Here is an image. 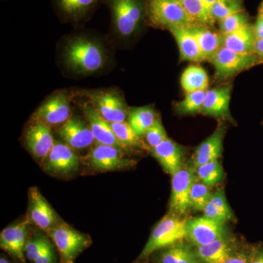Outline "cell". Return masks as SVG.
I'll return each instance as SVG.
<instances>
[{
    "label": "cell",
    "instance_id": "bcb514c9",
    "mask_svg": "<svg viewBox=\"0 0 263 263\" xmlns=\"http://www.w3.org/2000/svg\"><path fill=\"white\" fill-rule=\"evenodd\" d=\"M259 12H263V2L262 4H261L260 9H259Z\"/></svg>",
    "mask_w": 263,
    "mask_h": 263
},
{
    "label": "cell",
    "instance_id": "1f68e13d",
    "mask_svg": "<svg viewBox=\"0 0 263 263\" xmlns=\"http://www.w3.org/2000/svg\"><path fill=\"white\" fill-rule=\"evenodd\" d=\"M110 124L117 139L124 148H127V147L141 148L143 146L141 137L136 134L129 122H112L110 123Z\"/></svg>",
    "mask_w": 263,
    "mask_h": 263
},
{
    "label": "cell",
    "instance_id": "cb8c5ba5",
    "mask_svg": "<svg viewBox=\"0 0 263 263\" xmlns=\"http://www.w3.org/2000/svg\"><path fill=\"white\" fill-rule=\"evenodd\" d=\"M196 37L203 60H209L222 47V36L199 24L190 26Z\"/></svg>",
    "mask_w": 263,
    "mask_h": 263
},
{
    "label": "cell",
    "instance_id": "d4e9b609",
    "mask_svg": "<svg viewBox=\"0 0 263 263\" xmlns=\"http://www.w3.org/2000/svg\"><path fill=\"white\" fill-rule=\"evenodd\" d=\"M204 216L213 220L224 223L233 219V214L227 200L226 194L222 190H219L212 194L210 200L203 210Z\"/></svg>",
    "mask_w": 263,
    "mask_h": 263
},
{
    "label": "cell",
    "instance_id": "f6af8a7d",
    "mask_svg": "<svg viewBox=\"0 0 263 263\" xmlns=\"http://www.w3.org/2000/svg\"><path fill=\"white\" fill-rule=\"evenodd\" d=\"M0 263H11L10 261H8V259L5 258V257H2L1 259H0Z\"/></svg>",
    "mask_w": 263,
    "mask_h": 263
},
{
    "label": "cell",
    "instance_id": "83f0119b",
    "mask_svg": "<svg viewBox=\"0 0 263 263\" xmlns=\"http://www.w3.org/2000/svg\"><path fill=\"white\" fill-rule=\"evenodd\" d=\"M181 84L186 93L207 90L209 84L207 72L199 66H190L181 75Z\"/></svg>",
    "mask_w": 263,
    "mask_h": 263
},
{
    "label": "cell",
    "instance_id": "52a82bcc",
    "mask_svg": "<svg viewBox=\"0 0 263 263\" xmlns=\"http://www.w3.org/2000/svg\"><path fill=\"white\" fill-rule=\"evenodd\" d=\"M89 103L107 122H127L129 109L122 95L114 90L90 91L87 93Z\"/></svg>",
    "mask_w": 263,
    "mask_h": 263
},
{
    "label": "cell",
    "instance_id": "30bf717a",
    "mask_svg": "<svg viewBox=\"0 0 263 263\" xmlns=\"http://www.w3.org/2000/svg\"><path fill=\"white\" fill-rule=\"evenodd\" d=\"M86 163L93 171L105 172L126 168L133 161L125 158L123 150L117 147L96 143L86 155Z\"/></svg>",
    "mask_w": 263,
    "mask_h": 263
},
{
    "label": "cell",
    "instance_id": "7c38bea8",
    "mask_svg": "<svg viewBox=\"0 0 263 263\" xmlns=\"http://www.w3.org/2000/svg\"><path fill=\"white\" fill-rule=\"evenodd\" d=\"M186 230V238L195 247L207 245L227 237L224 224L205 216L187 219Z\"/></svg>",
    "mask_w": 263,
    "mask_h": 263
},
{
    "label": "cell",
    "instance_id": "e0dca14e",
    "mask_svg": "<svg viewBox=\"0 0 263 263\" xmlns=\"http://www.w3.org/2000/svg\"><path fill=\"white\" fill-rule=\"evenodd\" d=\"M81 110L91 127L96 143L117 147L122 150L125 149L114 134L110 123L105 120L99 114L91 103H83L81 105Z\"/></svg>",
    "mask_w": 263,
    "mask_h": 263
},
{
    "label": "cell",
    "instance_id": "ffe728a7",
    "mask_svg": "<svg viewBox=\"0 0 263 263\" xmlns=\"http://www.w3.org/2000/svg\"><path fill=\"white\" fill-rule=\"evenodd\" d=\"M172 33L180 52V59L183 61H203L198 43L189 27H174L169 29Z\"/></svg>",
    "mask_w": 263,
    "mask_h": 263
},
{
    "label": "cell",
    "instance_id": "ba28073f",
    "mask_svg": "<svg viewBox=\"0 0 263 263\" xmlns=\"http://www.w3.org/2000/svg\"><path fill=\"white\" fill-rule=\"evenodd\" d=\"M71 96L67 91H60L46 99L33 114L32 120L50 126L60 125L71 117Z\"/></svg>",
    "mask_w": 263,
    "mask_h": 263
},
{
    "label": "cell",
    "instance_id": "60d3db41",
    "mask_svg": "<svg viewBox=\"0 0 263 263\" xmlns=\"http://www.w3.org/2000/svg\"><path fill=\"white\" fill-rule=\"evenodd\" d=\"M249 257L245 253L235 252L230 258L227 259L224 263H249Z\"/></svg>",
    "mask_w": 263,
    "mask_h": 263
},
{
    "label": "cell",
    "instance_id": "f35d334b",
    "mask_svg": "<svg viewBox=\"0 0 263 263\" xmlns=\"http://www.w3.org/2000/svg\"><path fill=\"white\" fill-rule=\"evenodd\" d=\"M56 254L51 243L32 263H56Z\"/></svg>",
    "mask_w": 263,
    "mask_h": 263
},
{
    "label": "cell",
    "instance_id": "5b68a950",
    "mask_svg": "<svg viewBox=\"0 0 263 263\" xmlns=\"http://www.w3.org/2000/svg\"><path fill=\"white\" fill-rule=\"evenodd\" d=\"M114 28L123 37H130L138 30L144 17L142 0H108Z\"/></svg>",
    "mask_w": 263,
    "mask_h": 263
},
{
    "label": "cell",
    "instance_id": "7bdbcfd3",
    "mask_svg": "<svg viewBox=\"0 0 263 263\" xmlns=\"http://www.w3.org/2000/svg\"><path fill=\"white\" fill-rule=\"evenodd\" d=\"M249 263H263V250L254 252L249 257Z\"/></svg>",
    "mask_w": 263,
    "mask_h": 263
},
{
    "label": "cell",
    "instance_id": "4fadbf2b",
    "mask_svg": "<svg viewBox=\"0 0 263 263\" xmlns=\"http://www.w3.org/2000/svg\"><path fill=\"white\" fill-rule=\"evenodd\" d=\"M24 137L27 149L34 159L42 163L55 143L50 126L32 120L26 129Z\"/></svg>",
    "mask_w": 263,
    "mask_h": 263
},
{
    "label": "cell",
    "instance_id": "2e32d148",
    "mask_svg": "<svg viewBox=\"0 0 263 263\" xmlns=\"http://www.w3.org/2000/svg\"><path fill=\"white\" fill-rule=\"evenodd\" d=\"M29 219L5 228L0 234V247L21 262H25L24 253L29 234Z\"/></svg>",
    "mask_w": 263,
    "mask_h": 263
},
{
    "label": "cell",
    "instance_id": "7dc6e473",
    "mask_svg": "<svg viewBox=\"0 0 263 263\" xmlns=\"http://www.w3.org/2000/svg\"><path fill=\"white\" fill-rule=\"evenodd\" d=\"M259 13H261L263 15V12H259Z\"/></svg>",
    "mask_w": 263,
    "mask_h": 263
},
{
    "label": "cell",
    "instance_id": "f546056e",
    "mask_svg": "<svg viewBox=\"0 0 263 263\" xmlns=\"http://www.w3.org/2000/svg\"><path fill=\"white\" fill-rule=\"evenodd\" d=\"M189 15L199 25H212L215 22L211 14L210 8L203 0H179Z\"/></svg>",
    "mask_w": 263,
    "mask_h": 263
},
{
    "label": "cell",
    "instance_id": "d6a6232c",
    "mask_svg": "<svg viewBox=\"0 0 263 263\" xmlns=\"http://www.w3.org/2000/svg\"><path fill=\"white\" fill-rule=\"evenodd\" d=\"M212 196V192L209 186L205 183L197 181L196 180L190 192V207L197 212H203Z\"/></svg>",
    "mask_w": 263,
    "mask_h": 263
},
{
    "label": "cell",
    "instance_id": "e575fe53",
    "mask_svg": "<svg viewBox=\"0 0 263 263\" xmlns=\"http://www.w3.org/2000/svg\"><path fill=\"white\" fill-rule=\"evenodd\" d=\"M243 11L240 0H219L210 8L214 21H220L230 15Z\"/></svg>",
    "mask_w": 263,
    "mask_h": 263
},
{
    "label": "cell",
    "instance_id": "3957f363",
    "mask_svg": "<svg viewBox=\"0 0 263 263\" xmlns=\"http://www.w3.org/2000/svg\"><path fill=\"white\" fill-rule=\"evenodd\" d=\"M146 11L155 27L170 29L196 24L179 0H146Z\"/></svg>",
    "mask_w": 263,
    "mask_h": 263
},
{
    "label": "cell",
    "instance_id": "d590c367",
    "mask_svg": "<svg viewBox=\"0 0 263 263\" xmlns=\"http://www.w3.org/2000/svg\"><path fill=\"white\" fill-rule=\"evenodd\" d=\"M51 243L49 239L45 235L37 234L27 240L24 253L26 258L31 262H34L38 256Z\"/></svg>",
    "mask_w": 263,
    "mask_h": 263
},
{
    "label": "cell",
    "instance_id": "4dcf8cb0",
    "mask_svg": "<svg viewBox=\"0 0 263 263\" xmlns=\"http://www.w3.org/2000/svg\"><path fill=\"white\" fill-rule=\"evenodd\" d=\"M197 178L207 186H212L222 181L224 171L219 160H214L195 167Z\"/></svg>",
    "mask_w": 263,
    "mask_h": 263
},
{
    "label": "cell",
    "instance_id": "8d00e7d4",
    "mask_svg": "<svg viewBox=\"0 0 263 263\" xmlns=\"http://www.w3.org/2000/svg\"><path fill=\"white\" fill-rule=\"evenodd\" d=\"M222 34H228L241 29L249 24L248 17L243 11L235 13L219 22Z\"/></svg>",
    "mask_w": 263,
    "mask_h": 263
},
{
    "label": "cell",
    "instance_id": "ac0fdd59",
    "mask_svg": "<svg viewBox=\"0 0 263 263\" xmlns=\"http://www.w3.org/2000/svg\"><path fill=\"white\" fill-rule=\"evenodd\" d=\"M231 91V86L207 89L200 112L213 117L230 118L229 105Z\"/></svg>",
    "mask_w": 263,
    "mask_h": 263
},
{
    "label": "cell",
    "instance_id": "603a6c76",
    "mask_svg": "<svg viewBox=\"0 0 263 263\" xmlns=\"http://www.w3.org/2000/svg\"><path fill=\"white\" fill-rule=\"evenodd\" d=\"M222 46L238 53H254L256 38L254 27L247 24L238 30L222 34Z\"/></svg>",
    "mask_w": 263,
    "mask_h": 263
},
{
    "label": "cell",
    "instance_id": "ab89813d",
    "mask_svg": "<svg viewBox=\"0 0 263 263\" xmlns=\"http://www.w3.org/2000/svg\"><path fill=\"white\" fill-rule=\"evenodd\" d=\"M254 32L256 40L263 39V15L259 13L254 26Z\"/></svg>",
    "mask_w": 263,
    "mask_h": 263
},
{
    "label": "cell",
    "instance_id": "8fae6325",
    "mask_svg": "<svg viewBox=\"0 0 263 263\" xmlns=\"http://www.w3.org/2000/svg\"><path fill=\"white\" fill-rule=\"evenodd\" d=\"M196 180L195 172L189 167H182L173 175L172 192L170 200L171 214L179 216H183L191 209L190 192Z\"/></svg>",
    "mask_w": 263,
    "mask_h": 263
},
{
    "label": "cell",
    "instance_id": "9a60e30c",
    "mask_svg": "<svg viewBox=\"0 0 263 263\" xmlns=\"http://www.w3.org/2000/svg\"><path fill=\"white\" fill-rule=\"evenodd\" d=\"M58 135L63 143L74 150L89 148L95 142L87 121L79 116L71 117L59 129Z\"/></svg>",
    "mask_w": 263,
    "mask_h": 263
},
{
    "label": "cell",
    "instance_id": "7a4b0ae2",
    "mask_svg": "<svg viewBox=\"0 0 263 263\" xmlns=\"http://www.w3.org/2000/svg\"><path fill=\"white\" fill-rule=\"evenodd\" d=\"M186 221L173 214L164 216L152 231L139 258L146 259L154 252L186 238Z\"/></svg>",
    "mask_w": 263,
    "mask_h": 263
},
{
    "label": "cell",
    "instance_id": "44dd1931",
    "mask_svg": "<svg viewBox=\"0 0 263 263\" xmlns=\"http://www.w3.org/2000/svg\"><path fill=\"white\" fill-rule=\"evenodd\" d=\"M224 134V129L222 128H219L212 136L209 137L197 147L193 159L195 168L202 164L219 159L222 152Z\"/></svg>",
    "mask_w": 263,
    "mask_h": 263
},
{
    "label": "cell",
    "instance_id": "484cf974",
    "mask_svg": "<svg viewBox=\"0 0 263 263\" xmlns=\"http://www.w3.org/2000/svg\"><path fill=\"white\" fill-rule=\"evenodd\" d=\"M159 261L160 263H202L195 249L181 241L162 249Z\"/></svg>",
    "mask_w": 263,
    "mask_h": 263
},
{
    "label": "cell",
    "instance_id": "d6986e66",
    "mask_svg": "<svg viewBox=\"0 0 263 263\" xmlns=\"http://www.w3.org/2000/svg\"><path fill=\"white\" fill-rule=\"evenodd\" d=\"M152 152L163 168L172 176L183 167L182 148L168 138L152 148Z\"/></svg>",
    "mask_w": 263,
    "mask_h": 263
},
{
    "label": "cell",
    "instance_id": "277c9868",
    "mask_svg": "<svg viewBox=\"0 0 263 263\" xmlns=\"http://www.w3.org/2000/svg\"><path fill=\"white\" fill-rule=\"evenodd\" d=\"M46 233L58 249L63 263H73L76 257L92 243L89 235L78 231L65 222L47 230Z\"/></svg>",
    "mask_w": 263,
    "mask_h": 263
},
{
    "label": "cell",
    "instance_id": "7402d4cb",
    "mask_svg": "<svg viewBox=\"0 0 263 263\" xmlns=\"http://www.w3.org/2000/svg\"><path fill=\"white\" fill-rule=\"evenodd\" d=\"M195 252L202 263H224L235 253L227 237L207 245L197 246Z\"/></svg>",
    "mask_w": 263,
    "mask_h": 263
},
{
    "label": "cell",
    "instance_id": "6da1fadb",
    "mask_svg": "<svg viewBox=\"0 0 263 263\" xmlns=\"http://www.w3.org/2000/svg\"><path fill=\"white\" fill-rule=\"evenodd\" d=\"M64 62L69 70L79 75H89L101 70L107 56L103 46L91 38L72 37L65 45Z\"/></svg>",
    "mask_w": 263,
    "mask_h": 263
},
{
    "label": "cell",
    "instance_id": "9c48e42d",
    "mask_svg": "<svg viewBox=\"0 0 263 263\" xmlns=\"http://www.w3.org/2000/svg\"><path fill=\"white\" fill-rule=\"evenodd\" d=\"M42 164L43 170L48 174L62 177L77 172L81 162L75 150L65 143L55 142Z\"/></svg>",
    "mask_w": 263,
    "mask_h": 263
},
{
    "label": "cell",
    "instance_id": "836d02e7",
    "mask_svg": "<svg viewBox=\"0 0 263 263\" xmlns=\"http://www.w3.org/2000/svg\"><path fill=\"white\" fill-rule=\"evenodd\" d=\"M206 90L186 93L182 101L176 105L179 114H190L201 111Z\"/></svg>",
    "mask_w": 263,
    "mask_h": 263
},
{
    "label": "cell",
    "instance_id": "5bb4252c",
    "mask_svg": "<svg viewBox=\"0 0 263 263\" xmlns=\"http://www.w3.org/2000/svg\"><path fill=\"white\" fill-rule=\"evenodd\" d=\"M28 219L44 231L62 222L54 209L36 186L29 190Z\"/></svg>",
    "mask_w": 263,
    "mask_h": 263
},
{
    "label": "cell",
    "instance_id": "b9f144b4",
    "mask_svg": "<svg viewBox=\"0 0 263 263\" xmlns=\"http://www.w3.org/2000/svg\"><path fill=\"white\" fill-rule=\"evenodd\" d=\"M254 53L263 62V39L256 40L255 44H254Z\"/></svg>",
    "mask_w": 263,
    "mask_h": 263
},
{
    "label": "cell",
    "instance_id": "f1b7e54d",
    "mask_svg": "<svg viewBox=\"0 0 263 263\" xmlns=\"http://www.w3.org/2000/svg\"><path fill=\"white\" fill-rule=\"evenodd\" d=\"M98 0H56L57 7L67 18L79 20L94 9Z\"/></svg>",
    "mask_w": 263,
    "mask_h": 263
},
{
    "label": "cell",
    "instance_id": "4316f807",
    "mask_svg": "<svg viewBox=\"0 0 263 263\" xmlns=\"http://www.w3.org/2000/svg\"><path fill=\"white\" fill-rule=\"evenodd\" d=\"M158 119L155 110L151 106L129 109L127 122L139 137L145 136Z\"/></svg>",
    "mask_w": 263,
    "mask_h": 263
},
{
    "label": "cell",
    "instance_id": "8992f818",
    "mask_svg": "<svg viewBox=\"0 0 263 263\" xmlns=\"http://www.w3.org/2000/svg\"><path fill=\"white\" fill-rule=\"evenodd\" d=\"M218 79H226L242 71L248 70L262 63L254 53H238L224 47H221L210 60Z\"/></svg>",
    "mask_w": 263,
    "mask_h": 263
},
{
    "label": "cell",
    "instance_id": "ee69618b",
    "mask_svg": "<svg viewBox=\"0 0 263 263\" xmlns=\"http://www.w3.org/2000/svg\"><path fill=\"white\" fill-rule=\"evenodd\" d=\"M204 3L206 4L207 6L209 7V8H211V6L214 3H216V2L219 1V0H203Z\"/></svg>",
    "mask_w": 263,
    "mask_h": 263
},
{
    "label": "cell",
    "instance_id": "74e56055",
    "mask_svg": "<svg viewBox=\"0 0 263 263\" xmlns=\"http://www.w3.org/2000/svg\"><path fill=\"white\" fill-rule=\"evenodd\" d=\"M144 136L151 148H155L164 140L167 139V133L160 118H158L154 125L146 132Z\"/></svg>",
    "mask_w": 263,
    "mask_h": 263
}]
</instances>
